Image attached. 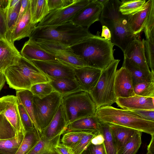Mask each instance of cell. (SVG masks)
<instances>
[{"label": "cell", "instance_id": "6da1fadb", "mask_svg": "<svg viewBox=\"0 0 154 154\" xmlns=\"http://www.w3.org/2000/svg\"><path fill=\"white\" fill-rule=\"evenodd\" d=\"M98 32L92 37L71 47L73 52L79 56L87 66L103 70L114 59L113 45L100 35Z\"/></svg>", "mask_w": 154, "mask_h": 154}, {"label": "cell", "instance_id": "7a4b0ae2", "mask_svg": "<svg viewBox=\"0 0 154 154\" xmlns=\"http://www.w3.org/2000/svg\"><path fill=\"white\" fill-rule=\"evenodd\" d=\"M94 35L88 29L77 26L69 22L56 25L36 26L29 38L32 40L40 39L57 41L70 47Z\"/></svg>", "mask_w": 154, "mask_h": 154}, {"label": "cell", "instance_id": "3957f363", "mask_svg": "<svg viewBox=\"0 0 154 154\" xmlns=\"http://www.w3.org/2000/svg\"><path fill=\"white\" fill-rule=\"evenodd\" d=\"M3 72L9 87L16 90H29L35 84L51 81L32 61L22 56L15 64L8 67Z\"/></svg>", "mask_w": 154, "mask_h": 154}, {"label": "cell", "instance_id": "277c9868", "mask_svg": "<svg viewBox=\"0 0 154 154\" xmlns=\"http://www.w3.org/2000/svg\"><path fill=\"white\" fill-rule=\"evenodd\" d=\"M96 116L100 121L154 134V122L143 119L130 110L105 106L97 109Z\"/></svg>", "mask_w": 154, "mask_h": 154}, {"label": "cell", "instance_id": "5b68a950", "mask_svg": "<svg viewBox=\"0 0 154 154\" xmlns=\"http://www.w3.org/2000/svg\"><path fill=\"white\" fill-rule=\"evenodd\" d=\"M61 104L69 124L79 119L96 116L94 103L89 93L82 90L62 96Z\"/></svg>", "mask_w": 154, "mask_h": 154}, {"label": "cell", "instance_id": "8992f818", "mask_svg": "<svg viewBox=\"0 0 154 154\" xmlns=\"http://www.w3.org/2000/svg\"><path fill=\"white\" fill-rule=\"evenodd\" d=\"M120 60L114 59L101 74L96 84L89 93L97 109L111 106L116 103L114 82L116 69Z\"/></svg>", "mask_w": 154, "mask_h": 154}, {"label": "cell", "instance_id": "52a82bcc", "mask_svg": "<svg viewBox=\"0 0 154 154\" xmlns=\"http://www.w3.org/2000/svg\"><path fill=\"white\" fill-rule=\"evenodd\" d=\"M61 103V96L55 91L42 98L34 96V115L41 135L54 117Z\"/></svg>", "mask_w": 154, "mask_h": 154}, {"label": "cell", "instance_id": "ba28073f", "mask_svg": "<svg viewBox=\"0 0 154 154\" xmlns=\"http://www.w3.org/2000/svg\"><path fill=\"white\" fill-rule=\"evenodd\" d=\"M91 0H76L72 4L63 8L50 11L37 26L60 25L71 22L75 15Z\"/></svg>", "mask_w": 154, "mask_h": 154}, {"label": "cell", "instance_id": "9c48e42d", "mask_svg": "<svg viewBox=\"0 0 154 154\" xmlns=\"http://www.w3.org/2000/svg\"><path fill=\"white\" fill-rule=\"evenodd\" d=\"M19 101L16 96L8 95L0 97V114L6 117L15 131L16 136L24 137L26 131L18 109Z\"/></svg>", "mask_w": 154, "mask_h": 154}, {"label": "cell", "instance_id": "30bf717a", "mask_svg": "<svg viewBox=\"0 0 154 154\" xmlns=\"http://www.w3.org/2000/svg\"><path fill=\"white\" fill-rule=\"evenodd\" d=\"M108 28L111 36L110 41L119 47L123 52L137 37L130 29L126 15L116 21Z\"/></svg>", "mask_w": 154, "mask_h": 154}, {"label": "cell", "instance_id": "8fae6325", "mask_svg": "<svg viewBox=\"0 0 154 154\" xmlns=\"http://www.w3.org/2000/svg\"><path fill=\"white\" fill-rule=\"evenodd\" d=\"M103 8L97 0H91L75 15L71 22L77 26L88 29L94 23L99 20Z\"/></svg>", "mask_w": 154, "mask_h": 154}, {"label": "cell", "instance_id": "7c38bea8", "mask_svg": "<svg viewBox=\"0 0 154 154\" xmlns=\"http://www.w3.org/2000/svg\"><path fill=\"white\" fill-rule=\"evenodd\" d=\"M32 61L51 80L61 78L75 79L74 69L59 61Z\"/></svg>", "mask_w": 154, "mask_h": 154}, {"label": "cell", "instance_id": "4fadbf2b", "mask_svg": "<svg viewBox=\"0 0 154 154\" xmlns=\"http://www.w3.org/2000/svg\"><path fill=\"white\" fill-rule=\"evenodd\" d=\"M124 57L128 59L139 68L146 71H150L145 56L142 40L137 37L123 52Z\"/></svg>", "mask_w": 154, "mask_h": 154}, {"label": "cell", "instance_id": "5bb4252c", "mask_svg": "<svg viewBox=\"0 0 154 154\" xmlns=\"http://www.w3.org/2000/svg\"><path fill=\"white\" fill-rule=\"evenodd\" d=\"M75 79L81 89L90 92L96 84L102 70L88 66L74 69Z\"/></svg>", "mask_w": 154, "mask_h": 154}, {"label": "cell", "instance_id": "9a60e30c", "mask_svg": "<svg viewBox=\"0 0 154 154\" xmlns=\"http://www.w3.org/2000/svg\"><path fill=\"white\" fill-rule=\"evenodd\" d=\"M68 125L61 103L52 120L42 132L41 136L47 140H52L63 134L67 130Z\"/></svg>", "mask_w": 154, "mask_h": 154}, {"label": "cell", "instance_id": "2e32d148", "mask_svg": "<svg viewBox=\"0 0 154 154\" xmlns=\"http://www.w3.org/2000/svg\"><path fill=\"white\" fill-rule=\"evenodd\" d=\"M114 88L116 98L128 97L135 95L131 75L123 66L116 70Z\"/></svg>", "mask_w": 154, "mask_h": 154}, {"label": "cell", "instance_id": "e0dca14e", "mask_svg": "<svg viewBox=\"0 0 154 154\" xmlns=\"http://www.w3.org/2000/svg\"><path fill=\"white\" fill-rule=\"evenodd\" d=\"M116 103L119 106L125 110H154V97L135 95L128 97L117 98Z\"/></svg>", "mask_w": 154, "mask_h": 154}, {"label": "cell", "instance_id": "ac0fdd59", "mask_svg": "<svg viewBox=\"0 0 154 154\" xmlns=\"http://www.w3.org/2000/svg\"><path fill=\"white\" fill-rule=\"evenodd\" d=\"M21 53L22 57L30 61H58L54 55L46 52L35 42L29 39L25 43Z\"/></svg>", "mask_w": 154, "mask_h": 154}, {"label": "cell", "instance_id": "d6986e66", "mask_svg": "<svg viewBox=\"0 0 154 154\" xmlns=\"http://www.w3.org/2000/svg\"><path fill=\"white\" fill-rule=\"evenodd\" d=\"M153 0L147 1L141 8L126 15L128 26L136 36L143 30Z\"/></svg>", "mask_w": 154, "mask_h": 154}, {"label": "cell", "instance_id": "ffe728a7", "mask_svg": "<svg viewBox=\"0 0 154 154\" xmlns=\"http://www.w3.org/2000/svg\"><path fill=\"white\" fill-rule=\"evenodd\" d=\"M21 56L14 44L7 40H0V72L15 64Z\"/></svg>", "mask_w": 154, "mask_h": 154}, {"label": "cell", "instance_id": "44dd1931", "mask_svg": "<svg viewBox=\"0 0 154 154\" xmlns=\"http://www.w3.org/2000/svg\"><path fill=\"white\" fill-rule=\"evenodd\" d=\"M32 23L30 10V4L23 16L16 23L11 36V42L14 44L15 41L29 36L36 26Z\"/></svg>", "mask_w": 154, "mask_h": 154}, {"label": "cell", "instance_id": "7402d4cb", "mask_svg": "<svg viewBox=\"0 0 154 154\" xmlns=\"http://www.w3.org/2000/svg\"><path fill=\"white\" fill-rule=\"evenodd\" d=\"M121 2L119 0H109L103 8L99 19L102 26L108 28L115 22L123 17L119 11Z\"/></svg>", "mask_w": 154, "mask_h": 154}, {"label": "cell", "instance_id": "603a6c76", "mask_svg": "<svg viewBox=\"0 0 154 154\" xmlns=\"http://www.w3.org/2000/svg\"><path fill=\"white\" fill-rule=\"evenodd\" d=\"M122 66L129 72L133 87L140 83L154 81V73L151 71H148L139 68L125 57H124Z\"/></svg>", "mask_w": 154, "mask_h": 154}, {"label": "cell", "instance_id": "cb8c5ba5", "mask_svg": "<svg viewBox=\"0 0 154 154\" xmlns=\"http://www.w3.org/2000/svg\"><path fill=\"white\" fill-rule=\"evenodd\" d=\"M67 130L69 131L100 132L99 120L96 116L82 118L69 123Z\"/></svg>", "mask_w": 154, "mask_h": 154}, {"label": "cell", "instance_id": "d4e9b609", "mask_svg": "<svg viewBox=\"0 0 154 154\" xmlns=\"http://www.w3.org/2000/svg\"><path fill=\"white\" fill-rule=\"evenodd\" d=\"M49 82L54 91L61 96L81 90L75 79L61 78L52 80Z\"/></svg>", "mask_w": 154, "mask_h": 154}, {"label": "cell", "instance_id": "484cf974", "mask_svg": "<svg viewBox=\"0 0 154 154\" xmlns=\"http://www.w3.org/2000/svg\"><path fill=\"white\" fill-rule=\"evenodd\" d=\"M21 1V0H9L8 6L5 10L8 29L7 40L11 43V35L19 16Z\"/></svg>", "mask_w": 154, "mask_h": 154}, {"label": "cell", "instance_id": "4316f807", "mask_svg": "<svg viewBox=\"0 0 154 154\" xmlns=\"http://www.w3.org/2000/svg\"><path fill=\"white\" fill-rule=\"evenodd\" d=\"M109 125L118 151L122 149L128 142L136 131L114 124H109Z\"/></svg>", "mask_w": 154, "mask_h": 154}, {"label": "cell", "instance_id": "83f0119b", "mask_svg": "<svg viewBox=\"0 0 154 154\" xmlns=\"http://www.w3.org/2000/svg\"><path fill=\"white\" fill-rule=\"evenodd\" d=\"M32 21L37 24L49 13L47 0H30Z\"/></svg>", "mask_w": 154, "mask_h": 154}, {"label": "cell", "instance_id": "f1b7e54d", "mask_svg": "<svg viewBox=\"0 0 154 154\" xmlns=\"http://www.w3.org/2000/svg\"><path fill=\"white\" fill-rule=\"evenodd\" d=\"M16 95L19 101L23 105L31 118L35 128L38 132L34 113V95L30 91L28 90H16Z\"/></svg>", "mask_w": 154, "mask_h": 154}, {"label": "cell", "instance_id": "f546056e", "mask_svg": "<svg viewBox=\"0 0 154 154\" xmlns=\"http://www.w3.org/2000/svg\"><path fill=\"white\" fill-rule=\"evenodd\" d=\"M41 137L40 134L35 127L26 131L16 154H27L39 141Z\"/></svg>", "mask_w": 154, "mask_h": 154}, {"label": "cell", "instance_id": "4dcf8cb0", "mask_svg": "<svg viewBox=\"0 0 154 154\" xmlns=\"http://www.w3.org/2000/svg\"><path fill=\"white\" fill-rule=\"evenodd\" d=\"M55 56L60 62L73 69L87 66L83 60L73 51L61 52Z\"/></svg>", "mask_w": 154, "mask_h": 154}, {"label": "cell", "instance_id": "1f68e13d", "mask_svg": "<svg viewBox=\"0 0 154 154\" xmlns=\"http://www.w3.org/2000/svg\"><path fill=\"white\" fill-rule=\"evenodd\" d=\"M100 131L104 138L103 143L106 154H117L116 145L112 135L109 124L99 120Z\"/></svg>", "mask_w": 154, "mask_h": 154}, {"label": "cell", "instance_id": "d6a6232c", "mask_svg": "<svg viewBox=\"0 0 154 154\" xmlns=\"http://www.w3.org/2000/svg\"><path fill=\"white\" fill-rule=\"evenodd\" d=\"M61 135L51 140H47L41 136L39 141L27 154H45L51 151L60 142Z\"/></svg>", "mask_w": 154, "mask_h": 154}, {"label": "cell", "instance_id": "836d02e7", "mask_svg": "<svg viewBox=\"0 0 154 154\" xmlns=\"http://www.w3.org/2000/svg\"><path fill=\"white\" fill-rule=\"evenodd\" d=\"M32 40L35 42L46 52L54 56L61 52L72 51L70 47L64 45L57 41L40 39Z\"/></svg>", "mask_w": 154, "mask_h": 154}, {"label": "cell", "instance_id": "e575fe53", "mask_svg": "<svg viewBox=\"0 0 154 154\" xmlns=\"http://www.w3.org/2000/svg\"><path fill=\"white\" fill-rule=\"evenodd\" d=\"M142 133L136 130L128 142L118 151L117 154H136L142 143Z\"/></svg>", "mask_w": 154, "mask_h": 154}, {"label": "cell", "instance_id": "d590c367", "mask_svg": "<svg viewBox=\"0 0 154 154\" xmlns=\"http://www.w3.org/2000/svg\"><path fill=\"white\" fill-rule=\"evenodd\" d=\"M24 137L15 136L5 140H0V154H16Z\"/></svg>", "mask_w": 154, "mask_h": 154}, {"label": "cell", "instance_id": "8d00e7d4", "mask_svg": "<svg viewBox=\"0 0 154 154\" xmlns=\"http://www.w3.org/2000/svg\"><path fill=\"white\" fill-rule=\"evenodd\" d=\"M91 132L79 131H66L63 134L61 143L70 149L75 146L85 134Z\"/></svg>", "mask_w": 154, "mask_h": 154}, {"label": "cell", "instance_id": "74e56055", "mask_svg": "<svg viewBox=\"0 0 154 154\" xmlns=\"http://www.w3.org/2000/svg\"><path fill=\"white\" fill-rule=\"evenodd\" d=\"M146 2L145 0H122L119 11L122 15H128L141 8Z\"/></svg>", "mask_w": 154, "mask_h": 154}, {"label": "cell", "instance_id": "f35d334b", "mask_svg": "<svg viewBox=\"0 0 154 154\" xmlns=\"http://www.w3.org/2000/svg\"><path fill=\"white\" fill-rule=\"evenodd\" d=\"M142 41L147 64L151 71L154 73V35H151L146 39H143Z\"/></svg>", "mask_w": 154, "mask_h": 154}, {"label": "cell", "instance_id": "ab89813d", "mask_svg": "<svg viewBox=\"0 0 154 154\" xmlns=\"http://www.w3.org/2000/svg\"><path fill=\"white\" fill-rule=\"evenodd\" d=\"M16 132L14 128L2 113L0 114V140H5L14 137Z\"/></svg>", "mask_w": 154, "mask_h": 154}, {"label": "cell", "instance_id": "60d3db41", "mask_svg": "<svg viewBox=\"0 0 154 154\" xmlns=\"http://www.w3.org/2000/svg\"><path fill=\"white\" fill-rule=\"evenodd\" d=\"M133 89L135 95L154 97V81L138 83L133 87Z\"/></svg>", "mask_w": 154, "mask_h": 154}, {"label": "cell", "instance_id": "b9f144b4", "mask_svg": "<svg viewBox=\"0 0 154 154\" xmlns=\"http://www.w3.org/2000/svg\"><path fill=\"white\" fill-rule=\"evenodd\" d=\"M29 90L34 96L40 98H43L54 91L49 82L35 84L31 87Z\"/></svg>", "mask_w": 154, "mask_h": 154}, {"label": "cell", "instance_id": "7bdbcfd3", "mask_svg": "<svg viewBox=\"0 0 154 154\" xmlns=\"http://www.w3.org/2000/svg\"><path fill=\"white\" fill-rule=\"evenodd\" d=\"M98 132H90L84 135L78 143L71 149L73 153L81 154L91 143L92 138Z\"/></svg>", "mask_w": 154, "mask_h": 154}, {"label": "cell", "instance_id": "ee69618b", "mask_svg": "<svg viewBox=\"0 0 154 154\" xmlns=\"http://www.w3.org/2000/svg\"><path fill=\"white\" fill-rule=\"evenodd\" d=\"M143 30L146 38L154 35V0L152 2Z\"/></svg>", "mask_w": 154, "mask_h": 154}, {"label": "cell", "instance_id": "f6af8a7d", "mask_svg": "<svg viewBox=\"0 0 154 154\" xmlns=\"http://www.w3.org/2000/svg\"><path fill=\"white\" fill-rule=\"evenodd\" d=\"M18 107L21 120L26 131L32 129L35 127L33 123L23 105L19 101Z\"/></svg>", "mask_w": 154, "mask_h": 154}, {"label": "cell", "instance_id": "bcb514c9", "mask_svg": "<svg viewBox=\"0 0 154 154\" xmlns=\"http://www.w3.org/2000/svg\"><path fill=\"white\" fill-rule=\"evenodd\" d=\"M50 11L63 8L74 3L76 0H47Z\"/></svg>", "mask_w": 154, "mask_h": 154}, {"label": "cell", "instance_id": "7dc6e473", "mask_svg": "<svg viewBox=\"0 0 154 154\" xmlns=\"http://www.w3.org/2000/svg\"><path fill=\"white\" fill-rule=\"evenodd\" d=\"M7 32L5 11L0 8V40H7Z\"/></svg>", "mask_w": 154, "mask_h": 154}, {"label": "cell", "instance_id": "c3c4849f", "mask_svg": "<svg viewBox=\"0 0 154 154\" xmlns=\"http://www.w3.org/2000/svg\"><path fill=\"white\" fill-rule=\"evenodd\" d=\"M81 154H106L103 144L95 145L91 143Z\"/></svg>", "mask_w": 154, "mask_h": 154}, {"label": "cell", "instance_id": "681fc988", "mask_svg": "<svg viewBox=\"0 0 154 154\" xmlns=\"http://www.w3.org/2000/svg\"><path fill=\"white\" fill-rule=\"evenodd\" d=\"M131 111L143 119L154 122V110H140Z\"/></svg>", "mask_w": 154, "mask_h": 154}, {"label": "cell", "instance_id": "f907efd6", "mask_svg": "<svg viewBox=\"0 0 154 154\" xmlns=\"http://www.w3.org/2000/svg\"><path fill=\"white\" fill-rule=\"evenodd\" d=\"M54 149L59 154H74L71 149L65 146L60 142L55 146Z\"/></svg>", "mask_w": 154, "mask_h": 154}, {"label": "cell", "instance_id": "816d5d0a", "mask_svg": "<svg viewBox=\"0 0 154 154\" xmlns=\"http://www.w3.org/2000/svg\"><path fill=\"white\" fill-rule=\"evenodd\" d=\"M30 1V0H21V7L17 23L26 11L29 5Z\"/></svg>", "mask_w": 154, "mask_h": 154}, {"label": "cell", "instance_id": "f5cc1de1", "mask_svg": "<svg viewBox=\"0 0 154 154\" xmlns=\"http://www.w3.org/2000/svg\"><path fill=\"white\" fill-rule=\"evenodd\" d=\"M104 138L100 131L92 139L91 143L95 145H100L103 143Z\"/></svg>", "mask_w": 154, "mask_h": 154}, {"label": "cell", "instance_id": "db71d44e", "mask_svg": "<svg viewBox=\"0 0 154 154\" xmlns=\"http://www.w3.org/2000/svg\"><path fill=\"white\" fill-rule=\"evenodd\" d=\"M104 37L105 39L110 41L111 38V34L109 28L105 26H102V32L100 36Z\"/></svg>", "mask_w": 154, "mask_h": 154}, {"label": "cell", "instance_id": "11a10c76", "mask_svg": "<svg viewBox=\"0 0 154 154\" xmlns=\"http://www.w3.org/2000/svg\"><path fill=\"white\" fill-rule=\"evenodd\" d=\"M151 139L147 146V151L151 154H154V134L151 135Z\"/></svg>", "mask_w": 154, "mask_h": 154}, {"label": "cell", "instance_id": "9f6ffc18", "mask_svg": "<svg viewBox=\"0 0 154 154\" xmlns=\"http://www.w3.org/2000/svg\"><path fill=\"white\" fill-rule=\"evenodd\" d=\"M6 79L3 72H0V91L4 87L6 82Z\"/></svg>", "mask_w": 154, "mask_h": 154}, {"label": "cell", "instance_id": "6f0895ef", "mask_svg": "<svg viewBox=\"0 0 154 154\" xmlns=\"http://www.w3.org/2000/svg\"><path fill=\"white\" fill-rule=\"evenodd\" d=\"M9 0H0V8L5 10L9 4Z\"/></svg>", "mask_w": 154, "mask_h": 154}, {"label": "cell", "instance_id": "680465c9", "mask_svg": "<svg viewBox=\"0 0 154 154\" xmlns=\"http://www.w3.org/2000/svg\"><path fill=\"white\" fill-rule=\"evenodd\" d=\"M97 1L103 7L107 4L109 0H97Z\"/></svg>", "mask_w": 154, "mask_h": 154}, {"label": "cell", "instance_id": "91938a15", "mask_svg": "<svg viewBox=\"0 0 154 154\" xmlns=\"http://www.w3.org/2000/svg\"><path fill=\"white\" fill-rule=\"evenodd\" d=\"M146 154H151L149 152L147 151Z\"/></svg>", "mask_w": 154, "mask_h": 154}]
</instances>
